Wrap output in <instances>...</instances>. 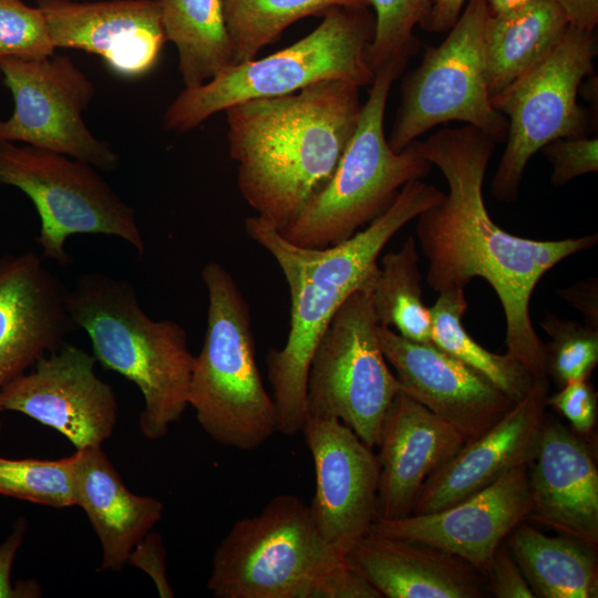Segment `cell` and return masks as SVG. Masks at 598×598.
Here are the masks:
<instances>
[{
    "mask_svg": "<svg viewBox=\"0 0 598 598\" xmlns=\"http://www.w3.org/2000/svg\"><path fill=\"white\" fill-rule=\"evenodd\" d=\"M495 142L477 127L443 128L416 146L447 183V193L415 219L435 291L485 279L502 305L506 354L535 379L548 378L545 343L530 318V299L542 277L574 254L596 245L598 235L535 240L512 235L491 218L483 197Z\"/></svg>",
    "mask_w": 598,
    "mask_h": 598,
    "instance_id": "obj_1",
    "label": "cell"
},
{
    "mask_svg": "<svg viewBox=\"0 0 598 598\" xmlns=\"http://www.w3.org/2000/svg\"><path fill=\"white\" fill-rule=\"evenodd\" d=\"M359 89L322 81L224 111L237 185L260 220L280 231L330 181L359 123Z\"/></svg>",
    "mask_w": 598,
    "mask_h": 598,
    "instance_id": "obj_2",
    "label": "cell"
},
{
    "mask_svg": "<svg viewBox=\"0 0 598 598\" xmlns=\"http://www.w3.org/2000/svg\"><path fill=\"white\" fill-rule=\"evenodd\" d=\"M443 194L422 179H413L380 217L346 241L327 248L297 246L257 216L245 219L246 234L276 260L290 295L286 343L269 349L266 355L278 432L293 436L303 430L311 358L339 307L351 293L373 282L384 246Z\"/></svg>",
    "mask_w": 598,
    "mask_h": 598,
    "instance_id": "obj_3",
    "label": "cell"
},
{
    "mask_svg": "<svg viewBox=\"0 0 598 598\" xmlns=\"http://www.w3.org/2000/svg\"><path fill=\"white\" fill-rule=\"evenodd\" d=\"M66 309L87 333L95 360L142 392L143 435L148 440L167 435L189 406L194 355L186 330L174 320L150 318L130 281L102 272L78 278L68 291Z\"/></svg>",
    "mask_w": 598,
    "mask_h": 598,
    "instance_id": "obj_4",
    "label": "cell"
},
{
    "mask_svg": "<svg viewBox=\"0 0 598 598\" xmlns=\"http://www.w3.org/2000/svg\"><path fill=\"white\" fill-rule=\"evenodd\" d=\"M374 18L369 8L337 7L309 34L262 59L233 64L209 81L184 87L163 116L166 131L186 133L229 106L278 97L322 81L371 85Z\"/></svg>",
    "mask_w": 598,
    "mask_h": 598,
    "instance_id": "obj_5",
    "label": "cell"
},
{
    "mask_svg": "<svg viewBox=\"0 0 598 598\" xmlns=\"http://www.w3.org/2000/svg\"><path fill=\"white\" fill-rule=\"evenodd\" d=\"M200 275L207 323L194 355L188 404L213 441L251 451L278 432V415L257 365L249 306L221 264L207 262Z\"/></svg>",
    "mask_w": 598,
    "mask_h": 598,
    "instance_id": "obj_6",
    "label": "cell"
},
{
    "mask_svg": "<svg viewBox=\"0 0 598 598\" xmlns=\"http://www.w3.org/2000/svg\"><path fill=\"white\" fill-rule=\"evenodd\" d=\"M398 78L391 69L375 73L357 130L332 177L279 231L285 239L307 248L343 243L380 217L406 183L429 174L432 164L416 141L394 152L385 136L386 102Z\"/></svg>",
    "mask_w": 598,
    "mask_h": 598,
    "instance_id": "obj_7",
    "label": "cell"
},
{
    "mask_svg": "<svg viewBox=\"0 0 598 598\" xmlns=\"http://www.w3.org/2000/svg\"><path fill=\"white\" fill-rule=\"evenodd\" d=\"M292 494L234 523L215 550L207 588L217 598H311L321 578L344 563Z\"/></svg>",
    "mask_w": 598,
    "mask_h": 598,
    "instance_id": "obj_8",
    "label": "cell"
},
{
    "mask_svg": "<svg viewBox=\"0 0 598 598\" xmlns=\"http://www.w3.org/2000/svg\"><path fill=\"white\" fill-rule=\"evenodd\" d=\"M596 53L594 32L568 25L543 59L491 99L508 122L506 146L492 178L497 200H517L528 161L546 144L587 134L589 120L577 94L592 72Z\"/></svg>",
    "mask_w": 598,
    "mask_h": 598,
    "instance_id": "obj_9",
    "label": "cell"
},
{
    "mask_svg": "<svg viewBox=\"0 0 598 598\" xmlns=\"http://www.w3.org/2000/svg\"><path fill=\"white\" fill-rule=\"evenodd\" d=\"M0 184L17 187L34 204L42 258L69 265L64 246L75 234L115 236L140 255L145 250L134 208L85 162L29 144L0 142Z\"/></svg>",
    "mask_w": 598,
    "mask_h": 598,
    "instance_id": "obj_10",
    "label": "cell"
},
{
    "mask_svg": "<svg viewBox=\"0 0 598 598\" xmlns=\"http://www.w3.org/2000/svg\"><path fill=\"white\" fill-rule=\"evenodd\" d=\"M372 283L346 299L315 349L307 379V417L337 419L374 448L402 388L380 346Z\"/></svg>",
    "mask_w": 598,
    "mask_h": 598,
    "instance_id": "obj_11",
    "label": "cell"
},
{
    "mask_svg": "<svg viewBox=\"0 0 598 598\" xmlns=\"http://www.w3.org/2000/svg\"><path fill=\"white\" fill-rule=\"evenodd\" d=\"M486 0H468L444 41L430 48L402 82L390 147L401 152L431 128L452 121L477 127L495 143L507 136V118L494 109L484 62Z\"/></svg>",
    "mask_w": 598,
    "mask_h": 598,
    "instance_id": "obj_12",
    "label": "cell"
},
{
    "mask_svg": "<svg viewBox=\"0 0 598 598\" xmlns=\"http://www.w3.org/2000/svg\"><path fill=\"white\" fill-rule=\"evenodd\" d=\"M0 73L14 103L0 120V142L50 150L106 172L120 166L118 154L85 124L95 86L68 55L2 56Z\"/></svg>",
    "mask_w": 598,
    "mask_h": 598,
    "instance_id": "obj_13",
    "label": "cell"
},
{
    "mask_svg": "<svg viewBox=\"0 0 598 598\" xmlns=\"http://www.w3.org/2000/svg\"><path fill=\"white\" fill-rule=\"evenodd\" d=\"M95 358L64 342L34 369L2 385V409L20 412L65 436L76 450L102 446L114 430L117 402L94 371Z\"/></svg>",
    "mask_w": 598,
    "mask_h": 598,
    "instance_id": "obj_14",
    "label": "cell"
},
{
    "mask_svg": "<svg viewBox=\"0 0 598 598\" xmlns=\"http://www.w3.org/2000/svg\"><path fill=\"white\" fill-rule=\"evenodd\" d=\"M302 433L311 453L316 489L310 513L322 537L343 555L377 518L379 462L337 419L307 417Z\"/></svg>",
    "mask_w": 598,
    "mask_h": 598,
    "instance_id": "obj_15",
    "label": "cell"
},
{
    "mask_svg": "<svg viewBox=\"0 0 598 598\" xmlns=\"http://www.w3.org/2000/svg\"><path fill=\"white\" fill-rule=\"evenodd\" d=\"M530 494L527 465L443 509L398 519H375L370 533L421 542L453 554L483 576L511 532L527 522Z\"/></svg>",
    "mask_w": 598,
    "mask_h": 598,
    "instance_id": "obj_16",
    "label": "cell"
},
{
    "mask_svg": "<svg viewBox=\"0 0 598 598\" xmlns=\"http://www.w3.org/2000/svg\"><path fill=\"white\" fill-rule=\"evenodd\" d=\"M381 349L402 391L450 423L470 442L514 404L484 377L433 342L409 340L392 328H377Z\"/></svg>",
    "mask_w": 598,
    "mask_h": 598,
    "instance_id": "obj_17",
    "label": "cell"
},
{
    "mask_svg": "<svg viewBox=\"0 0 598 598\" xmlns=\"http://www.w3.org/2000/svg\"><path fill=\"white\" fill-rule=\"evenodd\" d=\"M55 49L99 55L118 76L146 75L167 42L156 0H37Z\"/></svg>",
    "mask_w": 598,
    "mask_h": 598,
    "instance_id": "obj_18",
    "label": "cell"
},
{
    "mask_svg": "<svg viewBox=\"0 0 598 598\" xmlns=\"http://www.w3.org/2000/svg\"><path fill=\"white\" fill-rule=\"evenodd\" d=\"M549 378L536 379L528 393L488 430L465 442L423 484L412 514L433 513L484 489L535 455L545 422Z\"/></svg>",
    "mask_w": 598,
    "mask_h": 598,
    "instance_id": "obj_19",
    "label": "cell"
},
{
    "mask_svg": "<svg viewBox=\"0 0 598 598\" xmlns=\"http://www.w3.org/2000/svg\"><path fill=\"white\" fill-rule=\"evenodd\" d=\"M33 251L0 257V380L19 377L78 329L68 289Z\"/></svg>",
    "mask_w": 598,
    "mask_h": 598,
    "instance_id": "obj_20",
    "label": "cell"
},
{
    "mask_svg": "<svg viewBox=\"0 0 598 598\" xmlns=\"http://www.w3.org/2000/svg\"><path fill=\"white\" fill-rule=\"evenodd\" d=\"M527 520L597 548L598 471L580 435L557 421L545 420L535 455L527 464Z\"/></svg>",
    "mask_w": 598,
    "mask_h": 598,
    "instance_id": "obj_21",
    "label": "cell"
},
{
    "mask_svg": "<svg viewBox=\"0 0 598 598\" xmlns=\"http://www.w3.org/2000/svg\"><path fill=\"white\" fill-rule=\"evenodd\" d=\"M465 443L450 423L400 391L384 419L379 440L375 519H398L413 512L425 481Z\"/></svg>",
    "mask_w": 598,
    "mask_h": 598,
    "instance_id": "obj_22",
    "label": "cell"
},
{
    "mask_svg": "<svg viewBox=\"0 0 598 598\" xmlns=\"http://www.w3.org/2000/svg\"><path fill=\"white\" fill-rule=\"evenodd\" d=\"M346 561L386 598H482L483 575L462 558L431 545L368 533Z\"/></svg>",
    "mask_w": 598,
    "mask_h": 598,
    "instance_id": "obj_23",
    "label": "cell"
},
{
    "mask_svg": "<svg viewBox=\"0 0 598 598\" xmlns=\"http://www.w3.org/2000/svg\"><path fill=\"white\" fill-rule=\"evenodd\" d=\"M75 499L101 546L100 570H121L132 549L163 516V503L132 493L102 446L76 450Z\"/></svg>",
    "mask_w": 598,
    "mask_h": 598,
    "instance_id": "obj_24",
    "label": "cell"
},
{
    "mask_svg": "<svg viewBox=\"0 0 598 598\" xmlns=\"http://www.w3.org/2000/svg\"><path fill=\"white\" fill-rule=\"evenodd\" d=\"M567 28L568 22L554 0H539L503 14H488L483 43L491 99L543 59Z\"/></svg>",
    "mask_w": 598,
    "mask_h": 598,
    "instance_id": "obj_25",
    "label": "cell"
},
{
    "mask_svg": "<svg viewBox=\"0 0 598 598\" xmlns=\"http://www.w3.org/2000/svg\"><path fill=\"white\" fill-rule=\"evenodd\" d=\"M505 544L535 597H598L597 548L565 535H546L526 520Z\"/></svg>",
    "mask_w": 598,
    "mask_h": 598,
    "instance_id": "obj_26",
    "label": "cell"
},
{
    "mask_svg": "<svg viewBox=\"0 0 598 598\" xmlns=\"http://www.w3.org/2000/svg\"><path fill=\"white\" fill-rule=\"evenodd\" d=\"M167 41L178 53L184 87H195L235 64L221 0H156Z\"/></svg>",
    "mask_w": 598,
    "mask_h": 598,
    "instance_id": "obj_27",
    "label": "cell"
},
{
    "mask_svg": "<svg viewBox=\"0 0 598 598\" xmlns=\"http://www.w3.org/2000/svg\"><path fill=\"white\" fill-rule=\"evenodd\" d=\"M430 307L431 342L489 381L514 403L532 389L535 378L516 360L482 347L465 330L462 318L468 308L464 289L439 292Z\"/></svg>",
    "mask_w": 598,
    "mask_h": 598,
    "instance_id": "obj_28",
    "label": "cell"
},
{
    "mask_svg": "<svg viewBox=\"0 0 598 598\" xmlns=\"http://www.w3.org/2000/svg\"><path fill=\"white\" fill-rule=\"evenodd\" d=\"M420 256L413 236L386 252L371 286L374 319L417 342L431 341V315L422 299Z\"/></svg>",
    "mask_w": 598,
    "mask_h": 598,
    "instance_id": "obj_29",
    "label": "cell"
},
{
    "mask_svg": "<svg viewBox=\"0 0 598 598\" xmlns=\"http://www.w3.org/2000/svg\"><path fill=\"white\" fill-rule=\"evenodd\" d=\"M235 62L255 59L295 22L337 7L364 9L367 0H221ZM235 63V64H236Z\"/></svg>",
    "mask_w": 598,
    "mask_h": 598,
    "instance_id": "obj_30",
    "label": "cell"
},
{
    "mask_svg": "<svg viewBox=\"0 0 598 598\" xmlns=\"http://www.w3.org/2000/svg\"><path fill=\"white\" fill-rule=\"evenodd\" d=\"M76 454L59 460L0 456V495L54 508L74 506Z\"/></svg>",
    "mask_w": 598,
    "mask_h": 598,
    "instance_id": "obj_31",
    "label": "cell"
},
{
    "mask_svg": "<svg viewBox=\"0 0 598 598\" xmlns=\"http://www.w3.org/2000/svg\"><path fill=\"white\" fill-rule=\"evenodd\" d=\"M374 10V33L370 48L371 66L377 73L392 69L400 75L419 50L414 28L424 25L430 0H367Z\"/></svg>",
    "mask_w": 598,
    "mask_h": 598,
    "instance_id": "obj_32",
    "label": "cell"
},
{
    "mask_svg": "<svg viewBox=\"0 0 598 598\" xmlns=\"http://www.w3.org/2000/svg\"><path fill=\"white\" fill-rule=\"evenodd\" d=\"M550 337L545 343L547 375L559 386L589 378L598 363V329L547 313L540 322Z\"/></svg>",
    "mask_w": 598,
    "mask_h": 598,
    "instance_id": "obj_33",
    "label": "cell"
},
{
    "mask_svg": "<svg viewBox=\"0 0 598 598\" xmlns=\"http://www.w3.org/2000/svg\"><path fill=\"white\" fill-rule=\"evenodd\" d=\"M55 53L45 19L22 0H0V58H42Z\"/></svg>",
    "mask_w": 598,
    "mask_h": 598,
    "instance_id": "obj_34",
    "label": "cell"
},
{
    "mask_svg": "<svg viewBox=\"0 0 598 598\" xmlns=\"http://www.w3.org/2000/svg\"><path fill=\"white\" fill-rule=\"evenodd\" d=\"M540 151L553 166L550 182L554 186H564L576 177L598 171L597 137L557 138Z\"/></svg>",
    "mask_w": 598,
    "mask_h": 598,
    "instance_id": "obj_35",
    "label": "cell"
},
{
    "mask_svg": "<svg viewBox=\"0 0 598 598\" xmlns=\"http://www.w3.org/2000/svg\"><path fill=\"white\" fill-rule=\"evenodd\" d=\"M570 423L575 433L584 436L592 432L597 421V393L589 378L570 381L546 400Z\"/></svg>",
    "mask_w": 598,
    "mask_h": 598,
    "instance_id": "obj_36",
    "label": "cell"
},
{
    "mask_svg": "<svg viewBox=\"0 0 598 598\" xmlns=\"http://www.w3.org/2000/svg\"><path fill=\"white\" fill-rule=\"evenodd\" d=\"M486 576L489 590L497 598H535L505 542L496 549Z\"/></svg>",
    "mask_w": 598,
    "mask_h": 598,
    "instance_id": "obj_37",
    "label": "cell"
},
{
    "mask_svg": "<svg viewBox=\"0 0 598 598\" xmlns=\"http://www.w3.org/2000/svg\"><path fill=\"white\" fill-rule=\"evenodd\" d=\"M311 598H382L379 591L346 560L327 573Z\"/></svg>",
    "mask_w": 598,
    "mask_h": 598,
    "instance_id": "obj_38",
    "label": "cell"
},
{
    "mask_svg": "<svg viewBox=\"0 0 598 598\" xmlns=\"http://www.w3.org/2000/svg\"><path fill=\"white\" fill-rule=\"evenodd\" d=\"M127 564L146 573L156 585L162 598L174 597V591L166 576V551L158 533L151 530L146 534L132 549Z\"/></svg>",
    "mask_w": 598,
    "mask_h": 598,
    "instance_id": "obj_39",
    "label": "cell"
},
{
    "mask_svg": "<svg viewBox=\"0 0 598 598\" xmlns=\"http://www.w3.org/2000/svg\"><path fill=\"white\" fill-rule=\"evenodd\" d=\"M27 532V522L19 518L9 537L0 544V598H22L41 596L40 585L34 580L11 584V569L14 557L23 542Z\"/></svg>",
    "mask_w": 598,
    "mask_h": 598,
    "instance_id": "obj_40",
    "label": "cell"
},
{
    "mask_svg": "<svg viewBox=\"0 0 598 598\" xmlns=\"http://www.w3.org/2000/svg\"><path fill=\"white\" fill-rule=\"evenodd\" d=\"M557 293L585 318V324L598 329V280L588 278L568 287L557 289Z\"/></svg>",
    "mask_w": 598,
    "mask_h": 598,
    "instance_id": "obj_41",
    "label": "cell"
},
{
    "mask_svg": "<svg viewBox=\"0 0 598 598\" xmlns=\"http://www.w3.org/2000/svg\"><path fill=\"white\" fill-rule=\"evenodd\" d=\"M568 25L594 32L598 24V0H554Z\"/></svg>",
    "mask_w": 598,
    "mask_h": 598,
    "instance_id": "obj_42",
    "label": "cell"
},
{
    "mask_svg": "<svg viewBox=\"0 0 598 598\" xmlns=\"http://www.w3.org/2000/svg\"><path fill=\"white\" fill-rule=\"evenodd\" d=\"M429 17L422 27L429 32L444 33L458 20L468 0H430Z\"/></svg>",
    "mask_w": 598,
    "mask_h": 598,
    "instance_id": "obj_43",
    "label": "cell"
},
{
    "mask_svg": "<svg viewBox=\"0 0 598 598\" xmlns=\"http://www.w3.org/2000/svg\"><path fill=\"white\" fill-rule=\"evenodd\" d=\"M491 16L503 14L539 0H486Z\"/></svg>",
    "mask_w": 598,
    "mask_h": 598,
    "instance_id": "obj_44",
    "label": "cell"
},
{
    "mask_svg": "<svg viewBox=\"0 0 598 598\" xmlns=\"http://www.w3.org/2000/svg\"><path fill=\"white\" fill-rule=\"evenodd\" d=\"M2 385H3V383H2V381L0 380V412L3 411V409H2V403H1ZM0 430H1V421H0Z\"/></svg>",
    "mask_w": 598,
    "mask_h": 598,
    "instance_id": "obj_45",
    "label": "cell"
},
{
    "mask_svg": "<svg viewBox=\"0 0 598 598\" xmlns=\"http://www.w3.org/2000/svg\"><path fill=\"white\" fill-rule=\"evenodd\" d=\"M1 81H2V80H1V73H0V84H1Z\"/></svg>",
    "mask_w": 598,
    "mask_h": 598,
    "instance_id": "obj_46",
    "label": "cell"
}]
</instances>
